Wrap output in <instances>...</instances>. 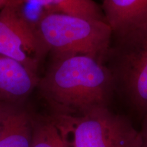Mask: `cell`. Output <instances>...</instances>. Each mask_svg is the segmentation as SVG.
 <instances>
[{
	"instance_id": "6da1fadb",
	"label": "cell",
	"mask_w": 147,
	"mask_h": 147,
	"mask_svg": "<svg viewBox=\"0 0 147 147\" xmlns=\"http://www.w3.org/2000/svg\"><path fill=\"white\" fill-rule=\"evenodd\" d=\"M37 88L53 115H80L93 108L109 107L116 91L106 64L81 54L51 55Z\"/></svg>"
},
{
	"instance_id": "7a4b0ae2",
	"label": "cell",
	"mask_w": 147,
	"mask_h": 147,
	"mask_svg": "<svg viewBox=\"0 0 147 147\" xmlns=\"http://www.w3.org/2000/svg\"><path fill=\"white\" fill-rule=\"evenodd\" d=\"M36 28L51 55H87L105 63L113 35L106 21L45 12Z\"/></svg>"
},
{
	"instance_id": "3957f363",
	"label": "cell",
	"mask_w": 147,
	"mask_h": 147,
	"mask_svg": "<svg viewBox=\"0 0 147 147\" xmlns=\"http://www.w3.org/2000/svg\"><path fill=\"white\" fill-rule=\"evenodd\" d=\"M68 147H142V137L131 121L109 107L80 115H53Z\"/></svg>"
},
{
	"instance_id": "277c9868",
	"label": "cell",
	"mask_w": 147,
	"mask_h": 147,
	"mask_svg": "<svg viewBox=\"0 0 147 147\" xmlns=\"http://www.w3.org/2000/svg\"><path fill=\"white\" fill-rule=\"evenodd\" d=\"M106 65L121 91L134 109L147 113V25L113 36Z\"/></svg>"
},
{
	"instance_id": "5b68a950",
	"label": "cell",
	"mask_w": 147,
	"mask_h": 147,
	"mask_svg": "<svg viewBox=\"0 0 147 147\" xmlns=\"http://www.w3.org/2000/svg\"><path fill=\"white\" fill-rule=\"evenodd\" d=\"M47 53L36 25L24 16L18 0H9L0 9V54L38 74L40 60Z\"/></svg>"
},
{
	"instance_id": "8992f818",
	"label": "cell",
	"mask_w": 147,
	"mask_h": 147,
	"mask_svg": "<svg viewBox=\"0 0 147 147\" xmlns=\"http://www.w3.org/2000/svg\"><path fill=\"white\" fill-rule=\"evenodd\" d=\"M38 74L18 61L0 54V101L18 104L38 87Z\"/></svg>"
},
{
	"instance_id": "52a82bcc",
	"label": "cell",
	"mask_w": 147,
	"mask_h": 147,
	"mask_svg": "<svg viewBox=\"0 0 147 147\" xmlns=\"http://www.w3.org/2000/svg\"><path fill=\"white\" fill-rule=\"evenodd\" d=\"M102 9L113 36L147 25V0H102Z\"/></svg>"
},
{
	"instance_id": "ba28073f",
	"label": "cell",
	"mask_w": 147,
	"mask_h": 147,
	"mask_svg": "<svg viewBox=\"0 0 147 147\" xmlns=\"http://www.w3.org/2000/svg\"><path fill=\"white\" fill-rule=\"evenodd\" d=\"M33 117L18 104H6L0 125V147H31Z\"/></svg>"
},
{
	"instance_id": "9c48e42d",
	"label": "cell",
	"mask_w": 147,
	"mask_h": 147,
	"mask_svg": "<svg viewBox=\"0 0 147 147\" xmlns=\"http://www.w3.org/2000/svg\"><path fill=\"white\" fill-rule=\"evenodd\" d=\"M38 3L47 13H60L106 21L101 7L93 0H21Z\"/></svg>"
},
{
	"instance_id": "30bf717a",
	"label": "cell",
	"mask_w": 147,
	"mask_h": 147,
	"mask_svg": "<svg viewBox=\"0 0 147 147\" xmlns=\"http://www.w3.org/2000/svg\"><path fill=\"white\" fill-rule=\"evenodd\" d=\"M31 147H68L59 129L51 118H33Z\"/></svg>"
},
{
	"instance_id": "8fae6325",
	"label": "cell",
	"mask_w": 147,
	"mask_h": 147,
	"mask_svg": "<svg viewBox=\"0 0 147 147\" xmlns=\"http://www.w3.org/2000/svg\"><path fill=\"white\" fill-rule=\"evenodd\" d=\"M140 132L142 137V147H147V113L144 115L142 128Z\"/></svg>"
},
{
	"instance_id": "7c38bea8",
	"label": "cell",
	"mask_w": 147,
	"mask_h": 147,
	"mask_svg": "<svg viewBox=\"0 0 147 147\" xmlns=\"http://www.w3.org/2000/svg\"><path fill=\"white\" fill-rule=\"evenodd\" d=\"M7 103L2 102L0 101V125H1V119H2V116L3 114V111H4L5 105H6Z\"/></svg>"
},
{
	"instance_id": "4fadbf2b",
	"label": "cell",
	"mask_w": 147,
	"mask_h": 147,
	"mask_svg": "<svg viewBox=\"0 0 147 147\" xmlns=\"http://www.w3.org/2000/svg\"><path fill=\"white\" fill-rule=\"evenodd\" d=\"M8 1L9 0H0V9L2 8L8 2Z\"/></svg>"
}]
</instances>
